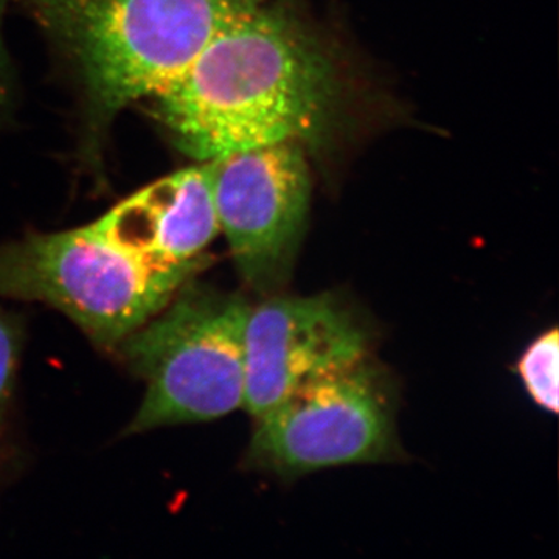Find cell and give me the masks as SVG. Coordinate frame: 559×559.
<instances>
[{"label": "cell", "instance_id": "cell-10", "mask_svg": "<svg viewBox=\"0 0 559 559\" xmlns=\"http://www.w3.org/2000/svg\"><path fill=\"white\" fill-rule=\"evenodd\" d=\"M21 333L9 316L0 312V428L13 392L14 377L20 362Z\"/></svg>", "mask_w": 559, "mask_h": 559}, {"label": "cell", "instance_id": "cell-9", "mask_svg": "<svg viewBox=\"0 0 559 559\" xmlns=\"http://www.w3.org/2000/svg\"><path fill=\"white\" fill-rule=\"evenodd\" d=\"M522 384L540 409L558 414L559 333L557 326L536 337L518 360Z\"/></svg>", "mask_w": 559, "mask_h": 559}, {"label": "cell", "instance_id": "cell-1", "mask_svg": "<svg viewBox=\"0 0 559 559\" xmlns=\"http://www.w3.org/2000/svg\"><path fill=\"white\" fill-rule=\"evenodd\" d=\"M153 98L180 151L204 162L286 140L323 145L344 112L347 81L290 0H263Z\"/></svg>", "mask_w": 559, "mask_h": 559}, {"label": "cell", "instance_id": "cell-2", "mask_svg": "<svg viewBox=\"0 0 559 559\" xmlns=\"http://www.w3.org/2000/svg\"><path fill=\"white\" fill-rule=\"evenodd\" d=\"M263 0H25L64 50L102 130L153 97L231 22Z\"/></svg>", "mask_w": 559, "mask_h": 559}, {"label": "cell", "instance_id": "cell-8", "mask_svg": "<svg viewBox=\"0 0 559 559\" xmlns=\"http://www.w3.org/2000/svg\"><path fill=\"white\" fill-rule=\"evenodd\" d=\"M117 248L157 263L200 259L219 234L212 162L165 176L92 223Z\"/></svg>", "mask_w": 559, "mask_h": 559}, {"label": "cell", "instance_id": "cell-7", "mask_svg": "<svg viewBox=\"0 0 559 559\" xmlns=\"http://www.w3.org/2000/svg\"><path fill=\"white\" fill-rule=\"evenodd\" d=\"M359 316L336 294L267 296L250 307L242 409L259 419L294 390L369 358Z\"/></svg>", "mask_w": 559, "mask_h": 559}, {"label": "cell", "instance_id": "cell-6", "mask_svg": "<svg viewBox=\"0 0 559 559\" xmlns=\"http://www.w3.org/2000/svg\"><path fill=\"white\" fill-rule=\"evenodd\" d=\"M212 162L219 230L250 289L274 296L289 282L308 227L311 175L296 140L224 154Z\"/></svg>", "mask_w": 559, "mask_h": 559}, {"label": "cell", "instance_id": "cell-3", "mask_svg": "<svg viewBox=\"0 0 559 559\" xmlns=\"http://www.w3.org/2000/svg\"><path fill=\"white\" fill-rule=\"evenodd\" d=\"M250 307L240 294L193 277L117 345L121 358L146 381L127 433L210 421L242 407Z\"/></svg>", "mask_w": 559, "mask_h": 559}, {"label": "cell", "instance_id": "cell-4", "mask_svg": "<svg viewBox=\"0 0 559 559\" xmlns=\"http://www.w3.org/2000/svg\"><path fill=\"white\" fill-rule=\"evenodd\" d=\"M210 257L165 264L117 248L95 227L33 235L0 248V296L51 305L95 344L116 348Z\"/></svg>", "mask_w": 559, "mask_h": 559}, {"label": "cell", "instance_id": "cell-5", "mask_svg": "<svg viewBox=\"0 0 559 559\" xmlns=\"http://www.w3.org/2000/svg\"><path fill=\"white\" fill-rule=\"evenodd\" d=\"M396 452L384 377L369 358L294 390L257 419L250 468L294 479L334 466L385 462Z\"/></svg>", "mask_w": 559, "mask_h": 559}, {"label": "cell", "instance_id": "cell-11", "mask_svg": "<svg viewBox=\"0 0 559 559\" xmlns=\"http://www.w3.org/2000/svg\"><path fill=\"white\" fill-rule=\"evenodd\" d=\"M0 11H2V0H0ZM0 97H2V73H0Z\"/></svg>", "mask_w": 559, "mask_h": 559}]
</instances>
